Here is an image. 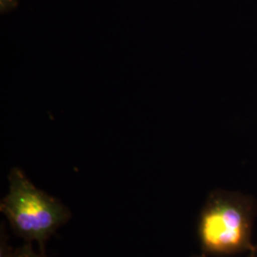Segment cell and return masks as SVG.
<instances>
[{"mask_svg": "<svg viewBox=\"0 0 257 257\" xmlns=\"http://www.w3.org/2000/svg\"><path fill=\"white\" fill-rule=\"evenodd\" d=\"M9 193L0 202V211L11 228L25 242H37L45 254V244L55 231L70 220L69 209L30 181L19 168L8 176Z\"/></svg>", "mask_w": 257, "mask_h": 257, "instance_id": "cell-1", "label": "cell"}, {"mask_svg": "<svg viewBox=\"0 0 257 257\" xmlns=\"http://www.w3.org/2000/svg\"><path fill=\"white\" fill-rule=\"evenodd\" d=\"M254 204L236 193L215 191L203 207L198 237L206 254L256 252L251 241Z\"/></svg>", "mask_w": 257, "mask_h": 257, "instance_id": "cell-2", "label": "cell"}, {"mask_svg": "<svg viewBox=\"0 0 257 257\" xmlns=\"http://www.w3.org/2000/svg\"><path fill=\"white\" fill-rule=\"evenodd\" d=\"M0 257H47L45 254L37 253L32 246V243L26 242L23 246L17 248H11L7 246L6 241H1Z\"/></svg>", "mask_w": 257, "mask_h": 257, "instance_id": "cell-3", "label": "cell"}, {"mask_svg": "<svg viewBox=\"0 0 257 257\" xmlns=\"http://www.w3.org/2000/svg\"><path fill=\"white\" fill-rule=\"evenodd\" d=\"M19 5V0H0V11L2 14H7L16 9Z\"/></svg>", "mask_w": 257, "mask_h": 257, "instance_id": "cell-4", "label": "cell"}, {"mask_svg": "<svg viewBox=\"0 0 257 257\" xmlns=\"http://www.w3.org/2000/svg\"><path fill=\"white\" fill-rule=\"evenodd\" d=\"M193 257H205L204 255H200V256H193Z\"/></svg>", "mask_w": 257, "mask_h": 257, "instance_id": "cell-5", "label": "cell"}]
</instances>
